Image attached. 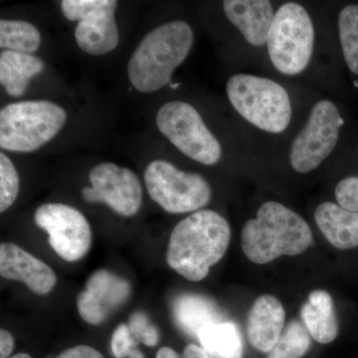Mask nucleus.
Wrapping results in <instances>:
<instances>
[{"label":"nucleus","instance_id":"nucleus-1","mask_svg":"<svg viewBox=\"0 0 358 358\" xmlns=\"http://www.w3.org/2000/svg\"><path fill=\"white\" fill-rule=\"evenodd\" d=\"M230 239V226L222 215L213 210L194 212L171 232L166 262L188 281H202L225 255Z\"/></svg>","mask_w":358,"mask_h":358},{"label":"nucleus","instance_id":"nucleus-2","mask_svg":"<svg viewBox=\"0 0 358 358\" xmlns=\"http://www.w3.org/2000/svg\"><path fill=\"white\" fill-rule=\"evenodd\" d=\"M313 240L312 229L305 219L275 201L264 203L256 218L245 223L241 233L245 256L258 265L281 256L300 255Z\"/></svg>","mask_w":358,"mask_h":358},{"label":"nucleus","instance_id":"nucleus-3","mask_svg":"<svg viewBox=\"0 0 358 358\" xmlns=\"http://www.w3.org/2000/svg\"><path fill=\"white\" fill-rule=\"evenodd\" d=\"M194 39L192 27L176 20L148 33L129 61V79L141 93H152L166 86L174 70L189 54Z\"/></svg>","mask_w":358,"mask_h":358},{"label":"nucleus","instance_id":"nucleus-4","mask_svg":"<svg viewBox=\"0 0 358 358\" xmlns=\"http://www.w3.org/2000/svg\"><path fill=\"white\" fill-rule=\"evenodd\" d=\"M233 108L250 124L268 133L286 131L292 119L288 92L268 78L237 74L226 85Z\"/></svg>","mask_w":358,"mask_h":358},{"label":"nucleus","instance_id":"nucleus-5","mask_svg":"<svg viewBox=\"0 0 358 358\" xmlns=\"http://www.w3.org/2000/svg\"><path fill=\"white\" fill-rule=\"evenodd\" d=\"M67 114L49 101H25L0 110V148L31 152L51 141L64 126Z\"/></svg>","mask_w":358,"mask_h":358},{"label":"nucleus","instance_id":"nucleus-6","mask_svg":"<svg viewBox=\"0 0 358 358\" xmlns=\"http://www.w3.org/2000/svg\"><path fill=\"white\" fill-rule=\"evenodd\" d=\"M315 45V28L305 7L294 2L282 4L268 31V56L275 69L294 76L308 67Z\"/></svg>","mask_w":358,"mask_h":358},{"label":"nucleus","instance_id":"nucleus-7","mask_svg":"<svg viewBox=\"0 0 358 358\" xmlns=\"http://www.w3.org/2000/svg\"><path fill=\"white\" fill-rule=\"evenodd\" d=\"M157 128L183 155L204 166L221 159L222 148L192 105L181 101L166 103L157 115Z\"/></svg>","mask_w":358,"mask_h":358},{"label":"nucleus","instance_id":"nucleus-8","mask_svg":"<svg viewBox=\"0 0 358 358\" xmlns=\"http://www.w3.org/2000/svg\"><path fill=\"white\" fill-rule=\"evenodd\" d=\"M148 194L169 213L199 210L211 199V186L199 173H186L164 160H155L145 173Z\"/></svg>","mask_w":358,"mask_h":358},{"label":"nucleus","instance_id":"nucleus-9","mask_svg":"<svg viewBox=\"0 0 358 358\" xmlns=\"http://www.w3.org/2000/svg\"><path fill=\"white\" fill-rule=\"evenodd\" d=\"M343 120L333 102L322 100L313 106L306 124L291 145L289 162L300 173L315 171L336 147Z\"/></svg>","mask_w":358,"mask_h":358},{"label":"nucleus","instance_id":"nucleus-10","mask_svg":"<svg viewBox=\"0 0 358 358\" xmlns=\"http://www.w3.org/2000/svg\"><path fill=\"white\" fill-rule=\"evenodd\" d=\"M115 0H63L61 9L66 18L78 21L75 38L82 51L101 56L114 50L119 44L115 22Z\"/></svg>","mask_w":358,"mask_h":358},{"label":"nucleus","instance_id":"nucleus-11","mask_svg":"<svg viewBox=\"0 0 358 358\" xmlns=\"http://www.w3.org/2000/svg\"><path fill=\"white\" fill-rule=\"evenodd\" d=\"M35 223L48 233L49 244L67 262H77L92 247L91 226L78 209L63 203H46L36 209Z\"/></svg>","mask_w":358,"mask_h":358},{"label":"nucleus","instance_id":"nucleus-12","mask_svg":"<svg viewBox=\"0 0 358 358\" xmlns=\"http://www.w3.org/2000/svg\"><path fill=\"white\" fill-rule=\"evenodd\" d=\"M92 187H85L82 196L89 203H105L119 215L131 217L140 210L143 190L138 176L131 169L103 162L90 171Z\"/></svg>","mask_w":358,"mask_h":358},{"label":"nucleus","instance_id":"nucleus-13","mask_svg":"<svg viewBox=\"0 0 358 358\" xmlns=\"http://www.w3.org/2000/svg\"><path fill=\"white\" fill-rule=\"evenodd\" d=\"M131 293V284L109 270L101 268L90 275L77 296V308L85 322L100 326L124 305Z\"/></svg>","mask_w":358,"mask_h":358},{"label":"nucleus","instance_id":"nucleus-14","mask_svg":"<svg viewBox=\"0 0 358 358\" xmlns=\"http://www.w3.org/2000/svg\"><path fill=\"white\" fill-rule=\"evenodd\" d=\"M0 275L23 282L39 296L51 293L57 284V275L50 266L14 243L0 245Z\"/></svg>","mask_w":358,"mask_h":358},{"label":"nucleus","instance_id":"nucleus-15","mask_svg":"<svg viewBox=\"0 0 358 358\" xmlns=\"http://www.w3.org/2000/svg\"><path fill=\"white\" fill-rule=\"evenodd\" d=\"M286 320L284 306L279 299L263 294L252 306L247 320L250 343L261 352H270L282 334Z\"/></svg>","mask_w":358,"mask_h":358},{"label":"nucleus","instance_id":"nucleus-16","mask_svg":"<svg viewBox=\"0 0 358 358\" xmlns=\"http://www.w3.org/2000/svg\"><path fill=\"white\" fill-rule=\"evenodd\" d=\"M225 15L244 38L254 46L267 43L268 31L274 20L272 4L267 0H226Z\"/></svg>","mask_w":358,"mask_h":358},{"label":"nucleus","instance_id":"nucleus-17","mask_svg":"<svg viewBox=\"0 0 358 358\" xmlns=\"http://www.w3.org/2000/svg\"><path fill=\"white\" fill-rule=\"evenodd\" d=\"M315 222L327 241L336 248L358 247V212L346 210L334 202H324L315 212Z\"/></svg>","mask_w":358,"mask_h":358},{"label":"nucleus","instance_id":"nucleus-18","mask_svg":"<svg viewBox=\"0 0 358 358\" xmlns=\"http://www.w3.org/2000/svg\"><path fill=\"white\" fill-rule=\"evenodd\" d=\"M301 317L308 334L317 343L327 345L338 338V320L333 298L327 291H313L301 308Z\"/></svg>","mask_w":358,"mask_h":358},{"label":"nucleus","instance_id":"nucleus-19","mask_svg":"<svg viewBox=\"0 0 358 358\" xmlns=\"http://www.w3.org/2000/svg\"><path fill=\"white\" fill-rule=\"evenodd\" d=\"M173 313L179 329L192 336H199L203 327L222 320L215 303L200 294H181L174 301Z\"/></svg>","mask_w":358,"mask_h":358},{"label":"nucleus","instance_id":"nucleus-20","mask_svg":"<svg viewBox=\"0 0 358 358\" xmlns=\"http://www.w3.org/2000/svg\"><path fill=\"white\" fill-rule=\"evenodd\" d=\"M43 69V61L32 54L8 50L0 54V83L10 96H22L29 80Z\"/></svg>","mask_w":358,"mask_h":358},{"label":"nucleus","instance_id":"nucleus-21","mask_svg":"<svg viewBox=\"0 0 358 358\" xmlns=\"http://www.w3.org/2000/svg\"><path fill=\"white\" fill-rule=\"evenodd\" d=\"M197 338L210 358H243V339L234 322L209 324L199 331Z\"/></svg>","mask_w":358,"mask_h":358},{"label":"nucleus","instance_id":"nucleus-22","mask_svg":"<svg viewBox=\"0 0 358 358\" xmlns=\"http://www.w3.org/2000/svg\"><path fill=\"white\" fill-rule=\"evenodd\" d=\"M41 35L27 21H0V47L4 50L32 54L38 50Z\"/></svg>","mask_w":358,"mask_h":358},{"label":"nucleus","instance_id":"nucleus-23","mask_svg":"<svg viewBox=\"0 0 358 358\" xmlns=\"http://www.w3.org/2000/svg\"><path fill=\"white\" fill-rule=\"evenodd\" d=\"M338 33L346 65L358 75V4H350L341 11Z\"/></svg>","mask_w":358,"mask_h":358},{"label":"nucleus","instance_id":"nucleus-24","mask_svg":"<svg viewBox=\"0 0 358 358\" xmlns=\"http://www.w3.org/2000/svg\"><path fill=\"white\" fill-rule=\"evenodd\" d=\"M312 345V336L298 320H294L282 334L267 358H303Z\"/></svg>","mask_w":358,"mask_h":358},{"label":"nucleus","instance_id":"nucleus-25","mask_svg":"<svg viewBox=\"0 0 358 358\" xmlns=\"http://www.w3.org/2000/svg\"><path fill=\"white\" fill-rule=\"evenodd\" d=\"M20 193V176L9 157L0 154V212L13 206Z\"/></svg>","mask_w":358,"mask_h":358},{"label":"nucleus","instance_id":"nucleus-26","mask_svg":"<svg viewBox=\"0 0 358 358\" xmlns=\"http://www.w3.org/2000/svg\"><path fill=\"white\" fill-rule=\"evenodd\" d=\"M136 345L138 341L131 336L129 326L122 324L115 329L110 346L115 358H145Z\"/></svg>","mask_w":358,"mask_h":358},{"label":"nucleus","instance_id":"nucleus-27","mask_svg":"<svg viewBox=\"0 0 358 358\" xmlns=\"http://www.w3.org/2000/svg\"><path fill=\"white\" fill-rule=\"evenodd\" d=\"M336 199L346 210L358 212V176L339 181L336 187Z\"/></svg>","mask_w":358,"mask_h":358},{"label":"nucleus","instance_id":"nucleus-28","mask_svg":"<svg viewBox=\"0 0 358 358\" xmlns=\"http://www.w3.org/2000/svg\"><path fill=\"white\" fill-rule=\"evenodd\" d=\"M129 329L131 331V336L136 339L138 343H140V339L148 327L152 324L148 319L147 313L143 312H136L129 317Z\"/></svg>","mask_w":358,"mask_h":358},{"label":"nucleus","instance_id":"nucleus-29","mask_svg":"<svg viewBox=\"0 0 358 358\" xmlns=\"http://www.w3.org/2000/svg\"><path fill=\"white\" fill-rule=\"evenodd\" d=\"M46 358H52L50 357ZM56 358H105L102 353L89 345H77L67 348Z\"/></svg>","mask_w":358,"mask_h":358},{"label":"nucleus","instance_id":"nucleus-30","mask_svg":"<svg viewBox=\"0 0 358 358\" xmlns=\"http://www.w3.org/2000/svg\"><path fill=\"white\" fill-rule=\"evenodd\" d=\"M14 350L13 334L7 329H0V358H9Z\"/></svg>","mask_w":358,"mask_h":358},{"label":"nucleus","instance_id":"nucleus-31","mask_svg":"<svg viewBox=\"0 0 358 358\" xmlns=\"http://www.w3.org/2000/svg\"><path fill=\"white\" fill-rule=\"evenodd\" d=\"M181 355H182V358H210L201 346L194 345V343L186 345Z\"/></svg>","mask_w":358,"mask_h":358},{"label":"nucleus","instance_id":"nucleus-32","mask_svg":"<svg viewBox=\"0 0 358 358\" xmlns=\"http://www.w3.org/2000/svg\"><path fill=\"white\" fill-rule=\"evenodd\" d=\"M155 358H182V357L178 352H176L173 348L164 346V348H159Z\"/></svg>","mask_w":358,"mask_h":358},{"label":"nucleus","instance_id":"nucleus-33","mask_svg":"<svg viewBox=\"0 0 358 358\" xmlns=\"http://www.w3.org/2000/svg\"><path fill=\"white\" fill-rule=\"evenodd\" d=\"M9 358H32L31 355H28V353H17V355H13V357Z\"/></svg>","mask_w":358,"mask_h":358}]
</instances>
